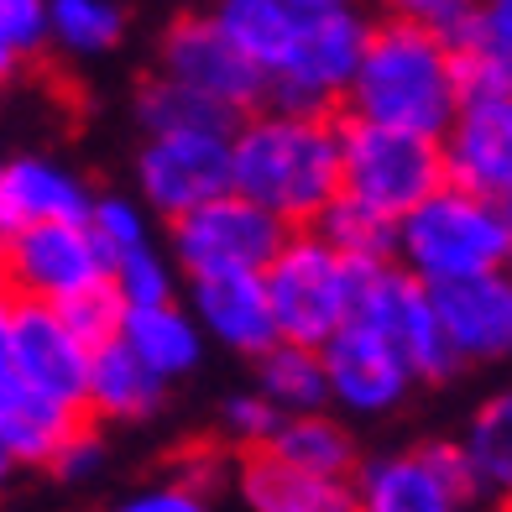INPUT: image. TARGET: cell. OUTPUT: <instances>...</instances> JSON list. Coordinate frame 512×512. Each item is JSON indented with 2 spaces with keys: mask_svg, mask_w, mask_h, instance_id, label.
Masks as SVG:
<instances>
[{
  "mask_svg": "<svg viewBox=\"0 0 512 512\" xmlns=\"http://www.w3.org/2000/svg\"><path fill=\"white\" fill-rule=\"evenodd\" d=\"M230 189L272 209L288 230L309 225L340 194L335 115L256 105L230 126Z\"/></svg>",
  "mask_w": 512,
  "mask_h": 512,
  "instance_id": "obj_1",
  "label": "cell"
},
{
  "mask_svg": "<svg viewBox=\"0 0 512 512\" xmlns=\"http://www.w3.org/2000/svg\"><path fill=\"white\" fill-rule=\"evenodd\" d=\"M345 115L377 126H398L418 136H439L460 105V63L455 48L434 27L408 16L371 21L356 74L345 84Z\"/></svg>",
  "mask_w": 512,
  "mask_h": 512,
  "instance_id": "obj_2",
  "label": "cell"
},
{
  "mask_svg": "<svg viewBox=\"0 0 512 512\" xmlns=\"http://www.w3.org/2000/svg\"><path fill=\"white\" fill-rule=\"evenodd\" d=\"M512 256V209L455 183H439L408 215L392 220V262L424 288L455 283L476 272H502Z\"/></svg>",
  "mask_w": 512,
  "mask_h": 512,
  "instance_id": "obj_3",
  "label": "cell"
},
{
  "mask_svg": "<svg viewBox=\"0 0 512 512\" xmlns=\"http://www.w3.org/2000/svg\"><path fill=\"white\" fill-rule=\"evenodd\" d=\"M366 267L371 262L340 256L319 230L293 225L283 236V246L272 251V262L262 267V288H267L277 340L324 345L356 314V293H361Z\"/></svg>",
  "mask_w": 512,
  "mask_h": 512,
  "instance_id": "obj_4",
  "label": "cell"
},
{
  "mask_svg": "<svg viewBox=\"0 0 512 512\" xmlns=\"http://www.w3.org/2000/svg\"><path fill=\"white\" fill-rule=\"evenodd\" d=\"M340 194L377 209L382 220H398L445 183L439 136H418L398 126H377L361 115H340Z\"/></svg>",
  "mask_w": 512,
  "mask_h": 512,
  "instance_id": "obj_5",
  "label": "cell"
},
{
  "mask_svg": "<svg viewBox=\"0 0 512 512\" xmlns=\"http://www.w3.org/2000/svg\"><path fill=\"white\" fill-rule=\"evenodd\" d=\"M371 16L351 6H330V11H304L298 37L283 58L277 74H267V100L277 110H304V115H335L345 100V84L356 74V58L366 48Z\"/></svg>",
  "mask_w": 512,
  "mask_h": 512,
  "instance_id": "obj_6",
  "label": "cell"
},
{
  "mask_svg": "<svg viewBox=\"0 0 512 512\" xmlns=\"http://www.w3.org/2000/svg\"><path fill=\"white\" fill-rule=\"evenodd\" d=\"M288 225L272 209L251 204L246 194L225 189L168 220V256L183 277L204 272H262L283 246Z\"/></svg>",
  "mask_w": 512,
  "mask_h": 512,
  "instance_id": "obj_7",
  "label": "cell"
},
{
  "mask_svg": "<svg viewBox=\"0 0 512 512\" xmlns=\"http://www.w3.org/2000/svg\"><path fill=\"white\" fill-rule=\"evenodd\" d=\"M351 319L371 324V330H377L392 351L408 361L413 382L439 387V382H450V377H460V371H465V366L455 361V351H450L445 330H439V314H434L429 288L418 283L413 272H403L392 256H387V262H371V267H366Z\"/></svg>",
  "mask_w": 512,
  "mask_h": 512,
  "instance_id": "obj_8",
  "label": "cell"
},
{
  "mask_svg": "<svg viewBox=\"0 0 512 512\" xmlns=\"http://www.w3.org/2000/svg\"><path fill=\"white\" fill-rule=\"evenodd\" d=\"M157 74L199 89L230 115H246L267 100V74L215 27L209 11H183L168 21V32L157 37Z\"/></svg>",
  "mask_w": 512,
  "mask_h": 512,
  "instance_id": "obj_9",
  "label": "cell"
},
{
  "mask_svg": "<svg viewBox=\"0 0 512 512\" xmlns=\"http://www.w3.org/2000/svg\"><path fill=\"white\" fill-rule=\"evenodd\" d=\"M131 173L152 220H173L230 189V131H152Z\"/></svg>",
  "mask_w": 512,
  "mask_h": 512,
  "instance_id": "obj_10",
  "label": "cell"
},
{
  "mask_svg": "<svg viewBox=\"0 0 512 512\" xmlns=\"http://www.w3.org/2000/svg\"><path fill=\"white\" fill-rule=\"evenodd\" d=\"M351 497L356 512H471L476 507L450 439L356 460Z\"/></svg>",
  "mask_w": 512,
  "mask_h": 512,
  "instance_id": "obj_11",
  "label": "cell"
},
{
  "mask_svg": "<svg viewBox=\"0 0 512 512\" xmlns=\"http://www.w3.org/2000/svg\"><path fill=\"white\" fill-rule=\"evenodd\" d=\"M445 183L486 199H512V84L460 89L450 126L439 131Z\"/></svg>",
  "mask_w": 512,
  "mask_h": 512,
  "instance_id": "obj_12",
  "label": "cell"
},
{
  "mask_svg": "<svg viewBox=\"0 0 512 512\" xmlns=\"http://www.w3.org/2000/svg\"><path fill=\"white\" fill-rule=\"evenodd\" d=\"M100 277H105V256L95 251V241H89V230L79 220H42V225L6 230V246H0V283L16 298L58 304L68 293L100 283Z\"/></svg>",
  "mask_w": 512,
  "mask_h": 512,
  "instance_id": "obj_13",
  "label": "cell"
},
{
  "mask_svg": "<svg viewBox=\"0 0 512 512\" xmlns=\"http://www.w3.org/2000/svg\"><path fill=\"white\" fill-rule=\"evenodd\" d=\"M324 382H330V408L351 418H387L413 398V371L392 345L361 319H345L340 330L319 345Z\"/></svg>",
  "mask_w": 512,
  "mask_h": 512,
  "instance_id": "obj_14",
  "label": "cell"
},
{
  "mask_svg": "<svg viewBox=\"0 0 512 512\" xmlns=\"http://www.w3.org/2000/svg\"><path fill=\"white\" fill-rule=\"evenodd\" d=\"M429 298H434L439 330H445L460 366H492L512 351V283H507V267L439 283V288H429Z\"/></svg>",
  "mask_w": 512,
  "mask_h": 512,
  "instance_id": "obj_15",
  "label": "cell"
},
{
  "mask_svg": "<svg viewBox=\"0 0 512 512\" xmlns=\"http://www.w3.org/2000/svg\"><path fill=\"white\" fill-rule=\"evenodd\" d=\"M11 371L53 398L84 408V371L89 345L68 330L63 314L42 298H16L11 309Z\"/></svg>",
  "mask_w": 512,
  "mask_h": 512,
  "instance_id": "obj_16",
  "label": "cell"
},
{
  "mask_svg": "<svg viewBox=\"0 0 512 512\" xmlns=\"http://www.w3.org/2000/svg\"><path fill=\"white\" fill-rule=\"evenodd\" d=\"M183 304L199 319L204 340L225 345L230 356H262L277 340V324L267 309L262 272H204L183 277Z\"/></svg>",
  "mask_w": 512,
  "mask_h": 512,
  "instance_id": "obj_17",
  "label": "cell"
},
{
  "mask_svg": "<svg viewBox=\"0 0 512 512\" xmlns=\"http://www.w3.org/2000/svg\"><path fill=\"white\" fill-rule=\"evenodd\" d=\"M89 178H79L68 162L21 152L0 162V230L42 225V220H79L89 215Z\"/></svg>",
  "mask_w": 512,
  "mask_h": 512,
  "instance_id": "obj_18",
  "label": "cell"
},
{
  "mask_svg": "<svg viewBox=\"0 0 512 512\" xmlns=\"http://www.w3.org/2000/svg\"><path fill=\"white\" fill-rule=\"evenodd\" d=\"M168 398V382L152 366L131 356L121 335H105L89 345V371H84V418L100 424H142Z\"/></svg>",
  "mask_w": 512,
  "mask_h": 512,
  "instance_id": "obj_19",
  "label": "cell"
},
{
  "mask_svg": "<svg viewBox=\"0 0 512 512\" xmlns=\"http://www.w3.org/2000/svg\"><path fill=\"white\" fill-rule=\"evenodd\" d=\"M236 492L246 512H356L351 476L298 471L272 450H246V460L236 465Z\"/></svg>",
  "mask_w": 512,
  "mask_h": 512,
  "instance_id": "obj_20",
  "label": "cell"
},
{
  "mask_svg": "<svg viewBox=\"0 0 512 512\" xmlns=\"http://www.w3.org/2000/svg\"><path fill=\"white\" fill-rule=\"evenodd\" d=\"M84 408L53 398L32 382H21L16 371H0V445L16 465H48L53 450L79 429Z\"/></svg>",
  "mask_w": 512,
  "mask_h": 512,
  "instance_id": "obj_21",
  "label": "cell"
},
{
  "mask_svg": "<svg viewBox=\"0 0 512 512\" xmlns=\"http://www.w3.org/2000/svg\"><path fill=\"white\" fill-rule=\"evenodd\" d=\"M115 335H121L131 345V356L142 366H152L162 382H178V377H189V371H199L204 345H209L204 330H199V319L189 314V304H178V298H168V304L121 309Z\"/></svg>",
  "mask_w": 512,
  "mask_h": 512,
  "instance_id": "obj_22",
  "label": "cell"
},
{
  "mask_svg": "<svg viewBox=\"0 0 512 512\" xmlns=\"http://www.w3.org/2000/svg\"><path fill=\"white\" fill-rule=\"evenodd\" d=\"M455 445V460L465 471V486H471V502L492 507L507 497L512 486V398L507 392H497V398H486L471 424L460 429V439H450Z\"/></svg>",
  "mask_w": 512,
  "mask_h": 512,
  "instance_id": "obj_23",
  "label": "cell"
},
{
  "mask_svg": "<svg viewBox=\"0 0 512 512\" xmlns=\"http://www.w3.org/2000/svg\"><path fill=\"white\" fill-rule=\"evenodd\" d=\"M262 450L277 460L298 465V471H319V476H351L356 471V434L345 429V418L335 408H309V413H283L277 429Z\"/></svg>",
  "mask_w": 512,
  "mask_h": 512,
  "instance_id": "obj_24",
  "label": "cell"
},
{
  "mask_svg": "<svg viewBox=\"0 0 512 512\" xmlns=\"http://www.w3.org/2000/svg\"><path fill=\"white\" fill-rule=\"evenodd\" d=\"M209 16L262 74L283 68L293 37H298V21H304V11H293L288 0H215Z\"/></svg>",
  "mask_w": 512,
  "mask_h": 512,
  "instance_id": "obj_25",
  "label": "cell"
},
{
  "mask_svg": "<svg viewBox=\"0 0 512 512\" xmlns=\"http://www.w3.org/2000/svg\"><path fill=\"white\" fill-rule=\"evenodd\" d=\"M256 361V392L277 408V413H309V408H330V382H324V361L319 345H298V340H272Z\"/></svg>",
  "mask_w": 512,
  "mask_h": 512,
  "instance_id": "obj_26",
  "label": "cell"
},
{
  "mask_svg": "<svg viewBox=\"0 0 512 512\" xmlns=\"http://www.w3.org/2000/svg\"><path fill=\"white\" fill-rule=\"evenodd\" d=\"M131 115H136V126H142V136H152V131H230L236 126V115H230L225 105L204 100L199 89L178 84L168 74L142 79Z\"/></svg>",
  "mask_w": 512,
  "mask_h": 512,
  "instance_id": "obj_27",
  "label": "cell"
},
{
  "mask_svg": "<svg viewBox=\"0 0 512 512\" xmlns=\"http://www.w3.org/2000/svg\"><path fill=\"white\" fill-rule=\"evenodd\" d=\"M126 37V11L115 0H48V42L68 58H105Z\"/></svg>",
  "mask_w": 512,
  "mask_h": 512,
  "instance_id": "obj_28",
  "label": "cell"
},
{
  "mask_svg": "<svg viewBox=\"0 0 512 512\" xmlns=\"http://www.w3.org/2000/svg\"><path fill=\"white\" fill-rule=\"evenodd\" d=\"M309 230H319L340 256H356V262H387L392 256V220H382L377 209L356 204L351 194H335L309 220Z\"/></svg>",
  "mask_w": 512,
  "mask_h": 512,
  "instance_id": "obj_29",
  "label": "cell"
},
{
  "mask_svg": "<svg viewBox=\"0 0 512 512\" xmlns=\"http://www.w3.org/2000/svg\"><path fill=\"white\" fill-rule=\"evenodd\" d=\"M105 283L115 288V298H121V309H142V304H168V298H178L183 288V272L173 267L168 246H136L126 251L121 262L105 267Z\"/></svg>",
  "mask_w": 512,
  "mask_h": 512,
  "instance_id": "obj_30",
  "label": "cell"
},
{
  "mask_svg": "<svg viewBox=\"0 0 512 512\" xmlns=\"http://www.w3.org/2000/svg\"><path fill=\"white\" fill-rule=\"evenodd\" d=\"M84 230L110 267V262H121L126 251L152 241V209L136 194H95L89 199V215H84Z\"/></svg>",
  "mask_w": 512,
  "mask_h": 512,
  "instance_id": "obj_31",
  "label": "cell"
},
{
  "mask_svg": "<svg viewBox=\"0 0 512 512\" xmlns=\"http://www.w3.org/2000/svg\"><path fill=\"white\" fill-rule=\"evenodd\" d=\"M277 413L262 392L246 387V392H230V398L220 403V439L225 445H236V450H262L272 429H277Z\"/></svg>",
  "mask_w": 512,
  "mask_h": 512,
  "instance_id": "obj_32",
  "label": "cell"
},
{
  "mask_svg": "<svg viewBox=\"0 0 512 512\" xmlns=\"http://www.w3.org/2000/svg\"><path fill=\"white\" fill-rule=\"evenodd\" d=\"M53 309L63 314V324L84 345L115 335V324H121V298H115V288L105 283V277H100V283H89V288H79V293H68V298H58Z\"/></svg>",
  "mask_w": 512,
  "mask_h": 512,
  "instance_id": "obj_33",
  "label": "cell"
},
{
  "mask_svg": "<svg viewBox=\"0 0 512 512\" xmlns=\"http://www.w3.org/2000/svg\"><path fill=\"white\" fill-rule=\"evenodd\" d=\"M105 460H110V445H105V434L89 424V418H79V429L63 439V445L53 450V460L42 465V471H53L63 486H79V481H95L105 471Z\"/></svg>",
  "mask_w": 512,
  "mask_h": 512,
  "instance_id": "obj_34",
  "label": "cell"
},
{
  "mask_svg": "<svg viewBox=\"0 0 512 512\" xmlns=\"http://www.w3.org/2000/svg\"><path fill=\"white\" fill-rule=\"evenodd\" d=\"M0 48L32 63L48 48V0H0Z\"/></svg>",
  "mask_w": 512,
  "mask_h": 512,
  "instance_id": "obj_35",
  "label": "cell"
},
{
  "mask_svg": "<svg viewBox=\"0 0 512 512\" xmlns=\"http://www.w3.org/2000/svg\"><path fill=\"white\" fill-rule=\"evenodd\" d=\"M115 512H215V497L189 486V481H178V476H162L152 486H136L131 497H121Z\"/></svg>",
  "mask_w": 512,
  "mask_h": 512,
  "instance_id": "obj_36",
  "label": "cell"
},
{
  "mask_svg": "<svg viewBox=\"0 0 512 512\" xmlns=\"http://www.w3.org/2000/svg\"><path fill=\"white\" fill-rule=\"evenodd\" d=\"M168 476H178V481H189V486H199V492L215 497V486L230 476V460H225L220 445H194V450H183L168 465Z\"/></svg>",
  "mask_w": 512,
  "mask_h": 512,
  "instance_id": "obj_37",
  "label": "cell"
},
{
  "mask_svg": "<svg viewBox=\"0 0 512 512\" xmlns=\"http://www.w3.org/2000/svg\"><path fill=\"white\" fill-rule=\"evenodd\" d=\"M382 6L392 16H408V21H424V27H434L439 37H450L460 27V16L476 6V0H382Z\"/></svg>",
  "mask_w": 512,
  "mask_h": 512,
  "instance_id": "obj_38",
  "label": "cell"
},
{
  "mask_svg": "<svg viewBox=\"0 0 512 512\" xmlns=\"http://www.w3.org/2000/svg\"><path fill=\"white\" fill-rule=\"evenodd\" d=\"M11 309H16V293L0 283V371H11Z\"/></svg>",
  "mask_w": 512,
  "mask_h": 512,
  "instance_id": "obj_39",
  "label": "cell"
},
{
  "mask_svg": "<svg viewBox=\"0 0 512 512\" xmlns=\"http://www.w3.org/2000/svg\"><path fill=\"white\" fill-rule=\"evenodd\" d=\"M293 11H330V6H351V0H288Z\"/></svg>",
  "mask_w": 512,
  "mask_h": 512,
  "instance_id": "obj_40",
  "label": "cell"
},
{
  "mask_svg": "<svg viewBox=\"0 0 512 512\" xmlns=\"http://www.w3.org/2000/svg\"><path fill=\"white\" fill-rule=\"evenodd\" d=\"M16 471H21V465H16V460L6 455V445H0V492H6V486H11V476H16Z\"/></svg>",
  "mask_w": 512,
  "mask_h": 512,
  "instance_id": "obj_41",
  "label": "cell"
},
{
  "mask_svg": "<svg viewBox=\"0 0 512 512\" xmlns=\"http://www.w3.org/2000/svg\"><path fill=\"white\" fill-rule=\"evenodd\" d=\"M0 246H6V230H0Z\"/></svg>",
  "mask_w": 512,
  "mask_h": 512,
  "instance_id": "obj_42",
  "label": "cell"
}]
</instances>
